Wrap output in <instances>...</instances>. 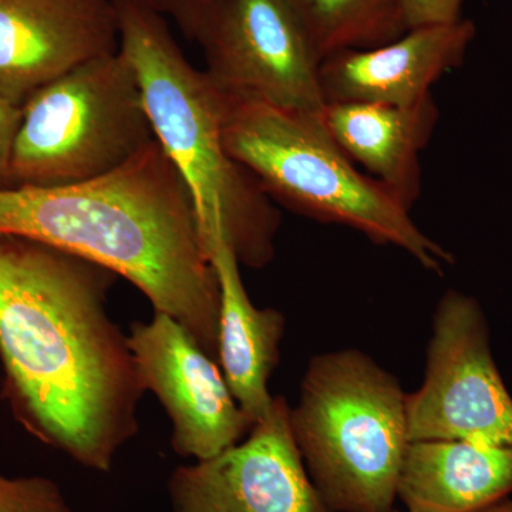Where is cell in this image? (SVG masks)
<instances>
[{
	"instance_id": "obj_1",
	"label": "cell",
	"mask_w": 512,
	"mask_h": 512,
	"mask_svg": "<svg viewBox=\"0 0 512 512\" xmlns=\"http://www.w3.org/2000/svg\"><path fill=\"white\" fill-rule=\"evenodd\" d=\"M117 275L0 234V360L13 412L47 446L96 471L138 431L136 360L107 313Z\"/></svg>"
},
{
	"instance_id": "obj_2",
	"label": "cell",
	"mask_w": 512,
	"mask_h": 512,
	"mask_svg": "<svg viewBox=\"0 0 512 512\" xmlns=\"http://www.w3.org/2000/svg\"><path fill=\"white\" fill-rule=\"evenodd\" d=\"M0 234L42 242L124 276L218 359L220 282L190 191L157 140L83 183L2 188Z\"/></svg>"
},
{
	"instance_id": "obj_3",
	"label": "cell",
	"mask_w": 512,
	"mask_h": 512,
	"mask_svg": "<svg viewBox=\"0 0 512 512\" xmlns=\"http://www.w3.org/2000/svg\"><path fill=\"white\" fill-rule=\"evenodd\" d=\"M116 5L120 50L137 74L154 136L190 191L205 251L225 241L239 264L264 268L281 217L225 146L224 92L191 66L163 16L137 0Z\"/></svg>"
},
{
	"instance_id": "obj_4",
	"label": "cell",
	"mask_w": 512,
	"mask_h": 512,
	"mask_svg": "<svg viewBox=\"0 0 512 512\" xmlns=\"http://www.w3.org/2000/svg\"><path fill=\"white\" fill-rule=\"evenodd\" d=\"M222 92L225 146L272 201L306 217L356 229L377 244L403 249L431 272L441 274L453 262L392 192L343 153L323 126L322 114L279 109Z\"/></svg>"
},
{
	"instance_id": "obj_5",
	"label": "cell",
	"mask_w": 512,
	"mask_h": 512,
	"mask_svg": "<svg viewBox=\"0 0 512 512\" xmlns=\"http://www.w3.org/2000/svg\"><path fill=\"white\" fill-rule=\"evenodd\" d=\"M303 466L333 512H393L409 447L407 394L355 349L312 357L289 409Z\"/></svg>"
},
{
	"instance_id": "obj_6",
	"label": "cell",
	"mask_w": 512,
	"mask_h": 512,
	"mask_svg": "<svg viewBox=\"0 0 512 512\" xmlns=\"http://www.w3.org/2000/svg\"><path fill=\"white\" fill-rule=\"evenodd\" d=\"M20 111L12 187L83 183L156 140L137 74L120 49L47 83Z\"/></svg>"
},
{
	"instance_id": "obj_7",
	"label": "cell",
	"mask_w": 512,
	"mask_h": 512,
	"mask_svg": "<svg viewBox=\"0 0 512 512\" xmlns=\"http://www.w3.org/2000/svg\"><path fill=\"white\" fill-rule=\"evenodd\" d=\"M222 89L279 109L322 114L320 59L289 0H207L181 20Z\"/></svg>"
},
{
	"instance_id": "obj_8",
	"label": "cell",
	"mask_w": 512,
	"mask_h": 512,
	"mask_svg": "<svg viewBox=\"0 0 512 512\" xmlns=\"http://www.w3.org/2000/svg\"><path fill=\"white\" fill-rule=\"evenodd\" d=\"M410 441L512 446V397L498 373L487 323L470 296L450 291L433 316L426 376L407 394Z\"/></svg>"
},
{
	"instance_id": "obj_9",
	"label": "cell",
	"mask_w": 512,
	"mask_h": 512,
	"mask_svg": "<svg viewBox=\"0 0 512 512\" xmlns=\"http://www.w3.org/2000/svg\"><path fill=\"white\" fill-rule=\"evenodd\" d=\"M289 409L284 397H275L247 440L174 470L168 480L173 511L333 512L303 466Z\"/></svg>"
},
{
	"instance_id": "obj_10",
	"label": "cell",
	"mask_w": 512,
	"mask_h": 512,
	"mask_svg": "<svg viewBox=\"0 0 512 512\" xmlns=\"http://www.w3.org/2000/svg\"><path fill=\"white\" fill-rule=\"evenodd\" d=\"M127 342L144 389L156 394L173 421L175 453L208 460L252 429L220 363L177 320L156 312L151 322L131 325Z\"/></svg>"
},
{
	"instance_id": "obj_11",
	"label": "cell",
	"mask_w": 512,
	"mask_h": 512,
	"mask_svg": "<svg viewBox=\"0 0 512 512\" xmlns=\"http://www.w3.org/2000/svg\"><path fill=\"white\" fill-rule=\"evenodd\" d=\"M119 49L116 0H0V97L15 106Z\"/></svg>"
},
{
	"instance_id": "obj_12",
	"label": "cell",
	"mask_w": 512,
	"mask_h": 512,
	"mask_svg": "<svg viewBox=\"0 0 512 512\" xmlns=\"http://www.w3.org/2000/svg\"><path fill=\"white\" fill-rule=\"evenodd\" d=\"M476 35L470 20L407 30L384 45L333 53L320 64L325 103H376L409 107L460 66Z\"/></svg>"
},
{
	"instance_id": "obj_13",
	"label": "cell",
	"mask_w": 512,
	"mask_h": 512,
	"mask_svg": "<svg viewBox=\"0 0 512 512\" xmlns=\"http://www.w3.org/2000/svg\"><path fill=\"white\" fill-rule=\"evenodd\" d=\"M439 119L433 94L409 107L328 103L322 123L356 165L412 211L421 192L420 154Z\"/></svg>"
},
{
	"instance_id": "obj_14",
	"label": "cell",
	"mask_w": 512,
	"mask_h": 512,
	"mask_svg": "<svg viewBox=\"0 0 512 512\" xmlns=\"http://www.w3.org/2000/svg\"><path fill=\"white\" fill-rule=\"evenodd\" d=\"M512 493V446L410 441L397 498L412 512H480Z\"/></svg>"
},
{
	"instance_id": "obj_15",
	"label": "cell",
	"mask_w": 512,
	"mask_h": 512,
	"mask_svg": "<svg viewBox=\"0 0 512 512\" xmlns=\"http://www.w3.org/2000/svg\"><path fill=\"white\" fill-rule=\"evenodd\" d=\"M210 259L221 293L218 363L232 396L254 426L274 404L268 380L279 362L285 318L276 309H258L251 302L239 274L241 264L227 242H215Z\"/></svg>"
},
{
	"instance_id": "obj_16",
	"label": "cell",
	"mask_w": 512,
	"mask_h": 512,
	"mask_svg": "<svg viewBox=\"0 0 512 512\" xmlns=\"http://www.w3.org/2000/svg\"><path fill=\"white\" fill-rule=\"evenodd\" d=\"M308 30L320 59L350 49H369L406 33L400 0H289Z\"/></svg>"
},
{
	"instance_id": "obj_17",
	"label": "cell",
	"mask_w": 512,
	"mask_h": 512,
	"mask_svg": "<svg viewBox=\"0 0 512 512\" xmlns=\"http://www.w3.org/2000/svg\"><path fill=\"white\" fill-rule=\"evenodd\" d=\"M0 512H72L59 485L42 476L0 474Z\"/></svg>"
},
{
	"instance_id": "obj_18",
	"label": "cell",
	"mask_w": 512,
	"mask_h": 512,
	"mask_svg": "<svg viewBox=\"0 0 512 512\" xmlns=\"http://www.w3.org/2000/svg\"><path fill=\"white\" fill-rule=\"evenodd\" d=\"M464 0H400L407 29L460 20Z\"/></svg>"
},
{
	"instance_id": "obj_19",
	"label": "cell",
	"mask_w": 512,
	"mask_h": 512,
	"mask_svg": "<svg viewBox=\"0 0 512 512\" xmlns=\"http://www.w3.org/2000/svg\"><path fill=\"white\" fill-rule=\"evenodd\" d=\"M20 107L0 97V190L12 188L10 154L20 121Z\"/></svg>"
},
{
	"instance_id": "obj_20",
	"label": "cell",
	"mask_w": 512,
	"mask_h": 512,
	"mask_svg": "<svg viewBox=\"0 0 512 512\" xmlns=\"http://www.w3.org/2000/svg\"><path fill=\"white\" fill-rule=\"evenodd\" d=\"M137 2L154 10L158 15H171L177 22H181L195 9L204 5L207 0H137Z\"/></svg>"
},
{
	"instance_id": "obj_21",
	"label": "cell",
	"mask_w": 512,
	"mask_h": 512,
	"mask_svg": "<svg viewBox=\"0 0 512 512\" xmlns=\"http://www.w3.org/2000/svg\"><path fill=\"white\" fill-rule=\"evenodd\" d=\"M480 512H512L511 501H500V503L491 505V507L485 508Z\"/></svg>"
},
{
	"instance_id": "obj_22",
	"label": "cell",
	"mask_w": 512,
	"mask_h": 512,
	"mask_svg": "<svg viewBox=\"0 0 512 512\" xmlns=\"http://www.w3.org/2000/svg\"><path fill=\"white\" fill-rule=\"evenodd\" d=\"M393 512H403V511H396V510H394ZM406 512H412V511H406Z\"/></svg>"
}]
</instances>
